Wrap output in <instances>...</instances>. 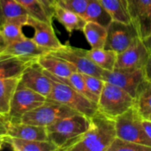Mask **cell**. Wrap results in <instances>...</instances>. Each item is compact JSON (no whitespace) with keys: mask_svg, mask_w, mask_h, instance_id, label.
<instances>
[{"mask_svg":"<svg viewBox=\"0 0 151 151\" xmlns=\"http://www.w3.org/2000/svg\"><path fill=\"white\" fill-rule=\"evenodd\" d=\"M144 43H145V45L147 46V48L149 49V50L151 51V34L150 35V37L144 42Z\"/></svg>","mask_w":151,"mask_h":151,"instance_id":"39","label":"cell"},{"mask_svg":"<svg viewBox=\"0 0 151 151\" xmlns=\"http://www.w3.org/2000/svg\"><path fill=\"white\" fill-rule=\"evenodd\" d=\"M49 53L67 61L73 65L79 73L102 78L103 69L88 58L86 50L84 49L73 47L69 44H63L59 49L51 50Z\"/></svg>","mask_w":151,"mask_h":151,"instance_id":"10","label":"cell"},{"mask_svg":"<svg viewBox=\"0 0 151 151\" xmlns=\"http://www.w3.org/2000/svg\"><path fill=\"white\" fill-rule=\"evenodd\" d=\"M19 78L0 79V113L7 115L12 95L19 84Z\"/></svg>","mask_w":151,"mask_h":151,"instance_id":"26","label":"cell"},{"mask_svg":"<svg viewBox=\"0 0 151 151\" xmlns=\"http://www.w3.org/2000/svg\"><path fill=\"white\" fill-rule=\"evenodd\" d=\"M9 123L10 121L7 115H4L0 113V137L7 135Z\"/></svg>","mask_w":151,"mask_h":151,"instance_id":"35","label":"cell"},{"mask_svg":"<svg viewBox=\"0 0 151 151\" xmlns=\"http://www.w3.org/2000/svg\"><path fill=\"white\" fill-rule=\"evenodd\" d=\"M135 99L123 88L105 81L97 102V109L102 113L116 119L134 106Z\"/></svg>","mask_w":151,"mask_h":151,"instance_id":"4","label":"cell"},{"mask_svg":"<svg viewBox=\"0 0 151 151\" xmlns=\"http://www.w3.org/2000/svg\"><path fill=\"white\" fill-rule=\"evenodd\" d=\"M108 151H151V148L116 137Z\"/></svg>","mask_w":151,"mask_h":151,"instance_id":"31","label":"cell"},{"mask_svg":"<svg viewBox=\"0 0 151 151\" xmlns=\"http://www.w3.org/2000/svg\"><path fill=\"white\" fill-rule=\"evenodd\" d=\"M7 145L15 151H56L58 147L50 141H31L6 136Z\"/></svg>","mask_w":151,"mask_h":151,"instance_id":"20","label":"cell"},{"mask_svg":"<svg viewBox=\"0 0 151 151\" xmlns=\"http://www.w3.org/2000/svg\"><path fill=\"white\" fill-rule=\"evenodd\" d=\"M82 32L92 49L104 48L107 37L106 27L96 22L86 21Z\"/></svg>","mask_w":151,"mask_h":151,"instance_id":"22","label":"cell"},{"mask_svg":"<svg viewBox=\"0 0 151 151\" xmlns=\"http://www.w3.org/2000/svg\"><path fill=\"white\" fill-rule=\"evenodd\" d=\"M135 104L138 112L142 119H148L151 115V82L144 80L138 87L135 95Z\"/></svg>","mask_w":151,"mask_h":151,"instance_id":"24","label":"cell"},{"mask_svg":"<svg viewBox=\"0 0 151 151\" xmlns=\"http://www.w3.org/2000/svg\"><path fill=\"white\" fill-rule=\"evenodd\" d=\"M37 59L21 57H0V79L19 78L25 69Z\"/></svg>","mask_w":151,"mask_h":151,"instance_id":"18","label":"cell"},{"mask_svg":"<svg viewBox=\"0 0 151 151\" xmlns=\"http://www.w3.org/2000/svg\"><path fill=\"white\" fill-rule=\"evenodd\" d=\"M140 38L133 23L111 20L107 27V37L104 49L120 53Z\"/></svg>","mask_w":151,"mask_h":151,"instance_id":"8","label":"cell"},{"mask_svg":"<svg viewBox=\"0 0 151 151\" xmlns=\"http://www.w3.org/2000/svg\"><path fill=\"white\" fill-rule=\"evenodd\" d=\"M27 15H29L27 11L15 0H0V26L7 20Z\"/></svg>","mask_w":151,"mask_h":151,"instance_id":"28","label":"cell"},{"mask_svg":"<svg viewBox=\"0 0 151 151\" xmlns=\"http://www.w3.org/2000/svg\"><path fill=\"white\" fill-rule=\"evenodd\" d=\"M19 83L30 88L46 98L51 92L52 81L44 70L38 65L37 61L27 66L19 77Z\"/></svg>","mask_w":151,"mask_h":151,"instance_id":"12","label":"cell"},{"mask_svg":"<svg viewBox=\"0 0 151 151\" xmlns=\"http://www.w3.org/2000/svg\"><path fill=\"white\" fill-rule=\"evenodd\" d=\"M46 73H47V72H46ZM47 73L50 74V76H52L53 78L57 79L58 81H62V82H64V83L69 85L70 87H72V88H74L75 90H77L78 92H80L81 94H82L83 96H85L86 97H88V99H90V100L93 101L94 103L97 104L98 98H97L94 94H92V93L88 90V87H87V85H86V83H85L83 75H82L81 73L75 72V73H73V74H71L68 78H58V77L54 76V75H52V74L49 73Z\"/></svg>","mask_w":151,"mask_h":151,"instance_id":"29","label":"cell"},{"mask_svg":"<svg viewBox=\"0 0 151 151\" xmlns=\"http://www.w3.org/2000/svg\"><path fill=\"white\" fill-rule=\"evenodd\" d=\"M104 9L109 12L112 20L124 23H132L127 12L126 0H99Z\"/></svg>","mask_w":151,"mask_h":151,"instance_id":"27","label":"cell"},{"mask_svg":"<svg viewBox=\"0 0 151 151\" xmlns=\"http://www.w3.org/2000/svg\"><path fill=\"white\" fill-rule=\"evenodd\" d=\"M142 117L133 106L115 119L117 137L151 148V140L142 125Z\"/></svg>","mask_w":151,"mask_h":151,"instance_id":"5","label":"cell"},{"mask_svg":"<svg viewBox=\"0 0 151 151\" xmlns=\"http://www.w3.org/2000/svg\"><path fill=\"white\" fill-rule=\"evenodd\" d=\"M143 71H144V76H145V80L149 81L151 82V51L150 52L148 60L143 67Z\"/></svg>","mask_w":151,"mask_h":151,"instance_id":"36","label":"cell"},{"mask_svg":"<svg viewBox=\"0 0 151 151\" xmlns=\"http://www.w3.org/2000/svg\"><path fill=\"white\" fill-rule=\"evenodd\" d=\"M7 136V135H6ZM6 136H3V137H0V150H3L4 148V146L7 144L6 142Z\"/></svg>","mask_w":151,"mask_h":151,"instance_id":"38","label":"cell"},{"mask_svg":"<svg viewBox=\"0 0 151 151\" xmlns=\"http://www.w3.org/2000/svg\"><path fill=\"white\" fill-rule=\"evenodd\" d=\"M86 56L95 65L103 70L112 71L115 68L118 53L104 48L86 50Z\"/></svg>","mask_w":151,"mask_h":151,"instance_id":"21","label":"cell"},{"mask_svg":"<svg viewBox=\"0 0 151 151\" xmlns=\"http://www.w3.org/2000/svg\"><path fill=\"white\" fill-rule=\"evenodd\" d=\"M54 18L61 23L69 35L73 31H82L86 24V19L81 15L58 3L54 8Z\"/></svg>","mask_w":151,"mask_h":151,"instance_id":"19","label":"cell"},{"mask_svg":"<svg viewBox=\"0 0 151 151\" xmlns=\"http://www.w3.org/2000/svg\"><path fill=\"white\" fill-rule=\"evenodd\" d=\"M47 75L52 81V89L47 97L48 100L63 104L88 118L97 111V104L94 103L69 85L58 81L48 73Z\"/></svg>","mask_w":151,"mask_h":151,"instance_id":"3","label":"cell"},{"mask_svg":"<svg viewBox=\"0 0 151 151\" xmlns=\"http://www.w3.org/2000/svg\"><path fill=\"white\" fill-rule=\"evenodd\" d=\"M82 75H83L85 83L88 90L99 99V96L102 93L105 81L102 78L96 77L94 75H89V74H85V73H82Z\"/></svg>","mask_w":151,"mask_h":151,"instance_id":"32","label":"cell"},{"mask_svg":"<svg viewBox=\"0 0 151 151\" xmlns=\"http://www.w3.org/2000/svg\"><path fill=\"white\" fill-rule=\"evenodd\" d=\"M102 79L114 84L135 97L139 85L145 80L143 68H114L112 71L103 70Z\"/></svg>","mask_w":151,"mask_h":151,"instance_id":"9","label":"cell"},{"mask_svg":"<svg viewBox=\"0 0 151 151\" xmlns=\"http://www.w3.org/2000/svg\"><path fill=\"white\" fill-rule=\"evenodd\" d=\"M131 22L145 42L151 34V0H126Z\"/></svg>","mask_w":151,"mask_h":151,"instance_id":"11","label":"cell"},{"mask_svg":"<svg viewBox=\"0 0 151 151\" xmlns=\"http://www.w3.org/2000/svg\"><path fill=\"white\" fill-rule=\"evenodd\" d=\"M149 119V120H151V115H150V116L148 117V119Z\"/></svg>","mask_w":151,"mask_h":151,"instance_id":"40","label":"cell"},{"mask_svg":"<svg viewBox=\"0 0 151 151\" xmlns=\"http://www.w3.org/2000/svg\"><path fill=\"white\" fill-rule=\"evenodd\" d=\"M58 3L83 16L88 0H58Z\"/></svg>","mask_w":151,"mask_h":151,"instance_id":"33","label":"cell"},{"mask_svg":"<svg viewBox=\"0 0 151 151\" xmlns=\"http://www.w3.org/2000/svg\"><path fill=\"white\" fill-rule=\"evenodd\" d=\"M37 63L45 72L58 78H68L71 74L77 72L75 67L70 63L49 52L38 58Z\"/></svg>","mask_w":151,"mask_h":151,"instance_id":"16","label":"cell"},{"mask_svg":"<svg viewBox=\"0 0 151 151\" xmlns=\"http://www.w3.org/2000/svg\"><path fill=\"white\" fill-rule=\"evenodd\" d=\"M90 119L81 113L65 117L46 127L48 140L58 150H65L89 127Z\"/></svg>","mask_w":151,"mask_h":151,"instance_id":"2","label":"cell"},{"mask_svg":"<svg viewBox=\"0 0 151 151\" xmlns=\"http://www.w3.org/2000/svg\"><path fill=\"white\" fill-rule=\"evenodd\" d=\"M82 17L86 19V21L96 22L106 27L112 20V18L99 0H88L87 8Z\"/></svg>","mask_w":151,"mask_h":151,"instance_id":"25","label":"cell"},{"mask_svg":"<svg viewBox=\"0 0 151 151\" xmlns=\"http://www.w3.org/2000/svg\"><path fill=\"white\" fill-rule=\"evenodd\" d=\"M48 52H50L48 50L39 46L32 38L26 36L9 42L0 57H21L38 59V58Z\"/></svg>","mask_w":151,"mask_h":151,"instance_id":"15","label":"cell"},{"mask_svg":"<svg viewBox=\"0 0 151 151\" xmlns=\"http://www.w3.org/2000/svg\"><path fill=\"white\" fill-rule=\"evenodd\" d=\"M46 99L42 95L19 83L11 100L10 110L7 114L9 121L12 123L20 122L23 115L42 104Z\"/></svg>","mask_w":151,"mask_h":151,"instance_id":"7","label":"cell"},{"mask_svg":"<svg viewBox=\"0 0 151 151\" xmlns=\"http://www.w3.org/2000/svg\"><path fill=\"white\" fill-rule=\"evenodd\" d=\"M27 26L33 28L34 35L32 39L39 46L51 51L59 49L63 45L55 33L52 21L40 20L29 16Z\"/></svg>","mask_w":151,"mask_h":151,"instance_id":"14","label":"cell"},{"mask_svg":"<svg viewBox=\"0 0 151 151\" xmlns=\"http://www.w3.org/2000/svg\"><path fill=\"white\" fill-rule=\"evenodd\" d=\"M142 125L144 127V129L148 134V136L150 138L151 140V120L149 119H142Z\"/></svg>","mask_w":151,"mask_h":151,"instance_id":"37","label":"cell"},{"mask_svg":"<svg viewBox=\"0 0 151 151\" xmlns=\"http://www.w3.org/2000/svg\"><path fill=\"white\" fill-rule=\"evenodd\" d=\"M39 2L43 6L50 19L52 20L54 19V8L58 3V0H39Z\"/></svg>","mask_w":151,"mask_h":151,"instance_id":"34","label":"cell"},{"mask_svg":"<svg viewBox=\"0 0 151 151\" xmlns=\"http://www.w3.org/2000/svg\"><path fill=\"white\" fill-rule=\"evenodd\" d=\"M88 129L65 151H108L117 137L115 119L97 110L90 118Z\"/></svg>","mask_w":151,"mask_h":151,"instance_id":"1","label":"cell"},{"mask_svg":"<svg viewBox=\"0 0 151 151\" xmlns=\"http://www.w3.org/2000/svg\"><path fill=\"white\" fill-rule=\"evenodd\" d=\"M77 113L79 112L63 104L46 99L42 104L23 115L20 122L47 127L58 119Z\"/></svg>","mask_w":151,"mask_h":151,"instance_id":"6","label":"cell"},{"mask_svg":"<svg viewBox=\"0 0 151 151\" xmlns=\"http://www.w3.org/2000/svg\"><path fill=\"white\" fill-rule=\"evenodd\" d=\"M150 52L144 42L138 38L127 49L118 53L115 68H143Z\"/></svg>","mask_w":151,"mask_h":151,"instance_id":"13","label":"cell"},{"mask_svg":"<svg viewBox=\"0 0 151 151\" xmlns=\"http://www.w3.org/2000/svg\"><path fill=\"white\" fill-rule=\"evenodd\" d=\"M7 135L23 140L48 141L47 129L45 127L35 126L22 122H10L8 126Z\"/></svg>","mask_w":151,"mask_h":151,"instance_id":"17","label":"cell"},{"mask_svg":"<svg viewBox=\"0 0 151 151\" xmlns=\"http://www.w3.org/2000/svg\"><path fill=\"white\" fill-rule=\"evenodd\" d=\"M20 5H22L29 13V15L35 19L44 20V21H52L45 12L43 6L41 4L39 0H15Z\"/></svg>","mask_w":151,"mask_h":151,"instance_id":"30","label":"cell"},{"mask_svg":"<svg viewBox=\"0 0 151 151\" xmlns=\"http://www.w3.org/2000/svg\"><path fill=\"white\" fill-rule=\"evenodd\" d=\"M29 15L12 19L5 21L0 26V33L9 43L26 37L23 33V27L27 26Z\"/></svg>","mask_w":151,"mask_h":151,"instance_id":"23","label":"cell"}]
</instances>
